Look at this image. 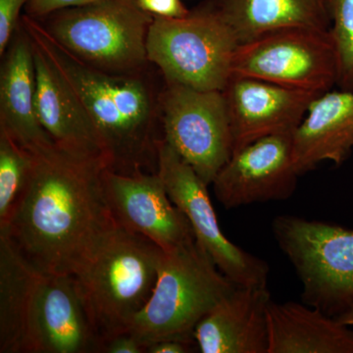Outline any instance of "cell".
Returning a JSON list of instances; mask_svg holds the SVG:
<instances>
[{"label":"cell","instance_id":"obj_19","mask_svg":"<svg viewBox=\"0 0 353 353\" xmlns=\"http://www.w3.org/2000/svg\"><path fill=\"white\" fill-rule=\"evenodd\" d=\"M268 353H353V329L303 303L273 299L267 309Z\"/></svg>","mask_w":353,"mask_h":353},{"label":"cell","instance_id":"obj_14","mask_svg":"<svg viewBox=\"0 0 353 353\" xmlns=\"http://www.w3.org/2000/svg\"><path fill=\"white\" fill-rule=\"evenodd\" d=\"M222 92L233 134L234 152L257 139L294 132L318 95L238 75L231 76Z\"/></svg>","mask_w":353,"mask_h":353},{"label":"cell","instance_id":"obj_6","mask_svg":"<svg viewBox=\"0 0 353 353\" xmlns=\"http://www.w3.org/2000/svg\"><path fill=\"white\" fill-rule=\"evenodd\" d=\"M46 31L64 50L94 68L143 73L148 32L154 16L137 0H101L60 9L44 17Z\"/></svg>","mask_w":353,"mask_h":353},{"label":"cell","instance_id":"obj_20","mask_svg":"<svg viewBox=\"0 0 353 353\" xmlns=\"http://www.w3.org/2000/svg\"><path fill=\"white\" fill-rule=\"evenodd\" d=\"M240 43L278 30L330 31L327 0H215Z\"/></svg>","mask_w":353,"mask_h":353},{"label":"cell","instance_id":"obj_11","mask_svg":"<svg viewBox=\"0 0 353 353\" xmlns=\"http://www.w3.org/2000/svg\"><path fill=\"white\" fill-rule=\"evenodd\" d=\"M158 174L176 208L189 220L196 243L218 269L239 287H267L268 264L234 245L220 228L208 185L162 139L158 148Z\"/></svg>","mask_w":353,"mask_h":353},{"label":"cell","instance_id":"obj_10","mask_svg":"<svg viewBox=\"0 0 353 353\" xmlns=\"http://www.w3.org/2000/svg\"><path fill=\"white\" fill-rule=\"evenodd\" d=\"M159 104L164 141L210 185L234 152L222 90L165 83Z\"/></svg>","mask_w":353,"mask_h":353},{"label":"cell","instance_id":"obj_16","mask_svg":"<svg viewBox=\"0 0 353 353\" xmlns=\"http://www.w3.org/2000/svg\"><path fill=\"white\" fill-rule=\"evenodd\" d=\"M267 287H236L197 325L194 339L202 353H268Z\"/></svg>","mask_w":353,"mask_h":353},{"label":"cell","instance_id":"obj_5","mask_svg":"<svg viewBox=\"0 0 353 353\" xmlns=\"http://www.w3.org/2000/svg\"><path fill=\"white\" fill-rule=\"evenodd\" d=\"M238 287L196 240L164 252L152 296L128 330L148 350L157 341H194L199 323Z\"/></svg>","mask_w":353,"mask_h":353},{"label":"cell","instance_id":"obj_22","mask_svg":"<svg viewBox=\"0 0 353 353\" xmlns=\"http://www.w3.org/2000/svg\"><path fill=\"white\" fill-rule=\"evenodd\" d=\"M339 62L336 87L353 90V0H327Z\"/></svg>","mask_w":353,"mask_h":353},{"label":"cell","instance_id":"obj_18","mask_svg":"<svg viewBox=\"0 0 353 353\" xmlns=\"http://www.w3.org/2000/svg\"><path fill=\"white\" fill-rule=\"evenodd\" d=\"M353 152V90L317 95L294 132V157L299 175L319 164L347 161Z\"/></svg>","mask_w":353,"mask_h":353},{"label":"cell","instance_id":"obj_28","mask_svg":"<svg viewBox=\"0 0 353 353\" xmlns=\"http://www.w3.org/2000/svg\"><path fill=\"white\" fill-rule=\"evenodd\" d=\"M336 318L341 324L348 327H353V301L348 304L347 307L345 308L340 315L336 316Z\"/></svg>","mask_w":353,"mask_h":353},{"label":"cell","instance_id":"obj_26","mask_svg":"<svg viewBox=\"0 0 353 353\" xmlns=\"http://www.w3.org/2000/svg\"><path fill=\"white\" fill-rule=\"evenodd\" d=\"M145 347L132 334H116L102 343L101 353H145Z\"/></svg>","mask_w":353,"mask_h":353},{"label":"cell","instance_id":"obj_13","mask_svg":"<svg viewBox=\"0 0 353 353\" xmlns=\"http://www.w3.org/2000/svg\"><path fill=\"white\" fill-rule=\"evenodd\" d=\"M103 187L116 222L163 252L196 240L189 220L172 201L158 172L125 175L105 169Z\"/></svg>","mask_w":353,"mask_h":353},{"label":"cell","instance_id":"obj_9","mask_svg":"<svg viewBox=\"0 0 353 353\" xmlns=\"http://www.w3.org/2000/svg\"><path fill=\"white\" fill-rule=\"evenodd\" d=\"M232 75L322 94L336 87L339 62L331 32L278 30L239 44Z\"/></svg>","mask_w":353,"mask_h":353},{"label":"cell","instance_id":"obj_25","mask_svg":"<svg viewBox=\"0 0 353 353\" xmlns=\"http://www.w3.org/2000/svg\"><path fill=\"white\" fill-rule=\"evenodd\" d=\"M139 6L145 12L154 17L181 18L188 15L190 11L181 0H137Z\"/></svg>","mask_w":353,"mask_h":353},{"label":"cell","instance_id":"obj_4","mask_svg":"<svg viewBox=\"0 0 353 353\" xmlns=\"http://www.w3.org/2000/svg\"><path fill=\"white\" fill-rule=\"evenodd\" d=\"M164 252L117 222L74 274L95 333L104 341L126 333L152 296Z\"/></svg>","mask_w":353,"mask_h":353},{"label":"cell","instance_id":"obj_8","mask_svg":"<svg viewBox=\"0 0 353 353\" xmlns=\"http://www.w3.org/2000/svg\"><path fill=\"white\" fill-rule=\"evenodd\" d=\"M272 233L301 281L303 303L340 315L353 301V229L279 215Z\"/></svg>","mask_w":353,"mask_h":353},{"label":"cell","instance_id":"obj_1","mask_svg":"<svg viewBox=\"0 0 353 353\" xmlns=\"http://www.w3.org/2000/svg\"><path fill=\"white\" fill-rule=\"evenodd\" d=\"M101 160L57 145L34 154L29 181L6 227L14 248L39 270L74 275L115 223Z\"/></svg>","mask_w":353,"mask_h":353},{"label":"cell","instance_id":"obj_12","mask_svg":"<svg viewBox=\"0 0 353 353\" xmlns=\"http://www.w3.org/2000/svg\"><path fill=\"white\" fill-rule=\"evenodd\" d=\"M299 176L294 132H285L257 139L234 152L211 185L220 204L234 209L287 201L296 192Z\"/></svg>","mask_w":353,"mask_h":353},{"label":"cell","instance_id":"obj_15","mask_svg":"<svg viewBox=\"0 0 353 353\" xmlns=\"http://www.w3.org/2000/svg\"><path fill=\"white\" fill-rule=\"evenodd\" d=\"M32 43L36 109L41 127L60 150L101 160L106 166L101 137L85 106L38 44L32 39Z\"/></svg>","mask_w":353,"mask_h":353},{"label":"cell","instance_id":"obj_24","mask_svg":"<svg viewBox=\"0 0 353 353\" xmlns=\"http://www.w3.org/2000/svg\"><path fill=\"white\" fill-rule=\"evenodd\" d=\"M97 1L101 0H30L25 11L26 15L41 20L60 9L85 6Z\"/></svg>","mask_w":353,"mask_h":353},{"label":"cell","instance_id":"obj_27","mask_svg":"<svg viewBox=\"0 0 353 353\" xmlns=\"http://www.w3.org/2000/svg\"><path fill=\"white\" fill-rule=\"evenodd\" d=\"M197 348L196 341L169 339L152 343L146 350L148 353H190Z\"/></svg>","mask_w":353,"mask_h":353},{"label":"cell","instance_id":"obj_7","mask_svg":"<svg viewBox=\"0 0 353 353\" xmlns=\"http://www.w3.org/2000/svg\"><path fill=\"white\" fill-rule=\"evenodd\" d=\"M240 41L214 4L181 18L154 17L148 58L165 83L196 90H223L232 76Z\"/></svg>","mask_w":353,"mask_h":353},{"label":"cell","instance_id":"obj_21","mask_svg":"<svg viewBox=\"0 0 353 353\" xmlns=\"http://www.w3.org/2000/svg\"><path fill=\"white\" fill-rule=\"evenodd\" d=\"M34 154L0 130V229L6 227L24 192Z\"/></svg>","mask_w":353,"mask_h":353},{"label":"cell","instance_id":"obj_3","mask_svg":"<svg viewBox=\"0 0 353 353\" xmlns=\"http://www.w3.org/2000/svg\"><path fill=\"white\" fill-rule=\"evenodd\" d=\"M75 278L39 270L0 236V353H101Z\"/></svg>","mask_w":353,"mask_h":353},{"label":"cell","instance_id":"obj_2","mask_svg":"<svg viewBox=\"0 0 353 353\" xmlns=\"http://www.w3.org/2000/svg\"><path fill=\"white\" fill-rule=\"evenodd\" d=\"M21 24L78 95L94 122L108 170L134 175L157 173L160 94L153 97L141 73L116 74L94 68L54 41L38 19L25 15Z\"/></svg>","mask_w":353,"mask_h":353},{"label":"cell","instance_id":"obj_17","mask_svg":"<svg viewBox=\"0 0 353 353\" xmlns=\"http://www.w3.org/2000/svg\"><path fill=\"white\" fill-rule=\"evenodd\" d=\"M1 58L0 130L32 154L52 148L37 114L34 46L21 22Z\"/></svg>","mask_w":353,"mask_h":353},{"label":"cell","instance_id":"obj_23","mask_svg":"<svg viewBox=\"0 0 353 353\" xmlns=\"http://www.w3.org/2000/svg\"><path fill=\"white\" fill-rule=\"evenodd\" d=\"M30 0H0V57L7 48L19 27L21 11Z\"/></svg>","mask_w":353,"mask_h":353}]
</instances>
